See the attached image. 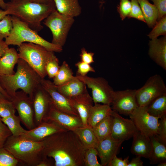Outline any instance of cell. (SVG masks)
Instances as JSON below:
<instances>
[{
    "mask_svg": "<svg viewBox=\"0 0 166 166\" xmlns=\"http://www.w3.org/2000/svg\"><path fill=\"white\" fill-rule=\"evenodd\" d=\"M45 158H53L55 166H84L85 149L77 135L66 130L44 139Z\"/></svg>",
    "mask_w": 166,
    "mask_h": 166,
    "instance_id": "6da1fadb",
    "label": "cell"
},
{
    "mask_svg": "<svg viewBox=\"0 0 166 166\" xmlns=\"http://www.w3.org/2000/svg\"><path fill=\"white\" fill-rule=\"evenodd\" d=\"M56 10L53 1L46 3H38L27 1L6 3L5 10L8 15L16 17L38 33L43 28L41 22Z\"/></svg>",
    "mask_w": 166,
    "mask_h": 166,
    "instance_id": "7a4b0ae2",
    "label": "cell"
},
{
    "mask_svg": "<svg viewBox=\"0 0 166 166\" xmlns=\"http://www.w3.org/2000/svg\"><path fill=\"white\" fill-rule=\"evenodd\" d=\"M42 79L25 61L19 58L17 71L11 75H0V85L11 100L20 89L32 100L34 93Z\"/></svg>",
    "mask_w": 166,
    "mask_h": 166,
    "instance_id": "3957f363",
    "label": "cell"
},
{
    "mask_svg": "<svg viewBox=\"0 0 166 166\" xmlns=\"http://www.w3.org/2000/svg\"><path fill=\"white\" fill-rule=\"evenodd\" d=\"M3 147L11 153L19 162L28 166H38L44 156V141H37L21 136H10L7 139Z\"/></svg>",
    "mask_w": 166,
    "mask_h": 166,
    "instance_id": "277c9868",
    "label": "cell"
},
{
    "mask_svg": "<svg viewBox=\"0 0 166 166\" xmlns=\"http://www.w3.org/2000/svg\"><path fill=\"white\" fill-rule=\"evenodd\" d=\"M11 17L13 29L10 35L5 41L8 45L18 47L23 43L27 42L41 45L50 51L59 53L62 51L63 47L45 40L38 32L16 17L11 16Z\"/></svg>",
    "mask_w": 166,
    "mask_h": 166,
    "instance_id": "5b68a950",
    "label": "cell"
},
{
    "mask_svg": "<svg viewBox=\"0 0 166 166\" xmlns=\"http://www.w3.org/2000/svg\"><path fill=\"white\" fill-rule=\"evenodd\" d=\"M19 58L26 62L42 79L47 75L45 66L48 62L55 55L54 52L44 47L32 43H23L18 47Z\"/></svg>",
    "mask_w": 166,
    "mask_h": 166,
    "instance_id": "8992f818",
    "label": "cell"
},
{
    "mask_svg": "<svg viewBox=\"0 0 166 166\" xmlns=\"http://www.w3.org/2000/svg\"><path fill=\"white\" fill-rule=\"evenodd\" d=\"M74 21L73 18L62 14L56 10L53 11L43 22L51 32L53 37L51 43L63 47Z\"/></svg>",
    "mask_w": 166,
    "mask_h": 166,
    "instance_id": "52a82bcc",
    "label": "cell"
},
{
    "mask_svg": "<svg viewBox=\"0 0 166 166\" xmlns=\"http://www.w3.org/2000/svg\"><path fill=\"white\" fill-rule=\"evenodd\" d=\"M76 76L91 89L94 103L111 105L114 90L105 79L101 77H89L87 75Z\"/></svg>",
    "mask_w": 166,
    "mask_h": 166,
    "instance_id": "ba28073f",
    "label": "cell"
},
{
    "mask_svg": "<svg viewBox=\"0 0 166 166\" xmlns=\"http://www.w3.org/2000/svg\"><path fill=\"white\" fill-rule=\"evenodd\" d=\"M166 93V86L159 75L150 77L143 85L136 90V97L139 106H147L155 98Z\"/></svg>",
    "mask_w": 166,
    "mask_h": 166,
    "instance_id": "9c48e42d",
    "label": "cell"
},
{
    "mask_svg": "<svg viewBox=\"0 0 166 166\" xmlns=\"http://www.w3.org/2000/svg\"><path fill=\"white\" fill-rule=\"evenodd\" d=\"M129 116L137 130L141 133L149 137L156 135L160 118L150 115L147 106H138Z\"/></svg>",
    "mask_w": 166,
    "mask_h": 166,
    "instance_id": "30bf717a",
    "label": "cell"
},
{
    "mask_svg": "<svg viewBox=\"0 0 166 166\" xmlns=\"http://www.w3.org/2000/svg\"><path fill=\"white\" fill-rule=\"evenodd\" d=\"M11 101L25 127L28 130L36 127L33 103L28 95L22 90L17 91Z\"/></svg>",
    "mask_w": 166,
    "mask_h": 166,
    "instance_id": "8fae6325",
    "label": "cell"
},
{
    "mask_svg": "<svg viewBox=\"0 0 166 166\" xmlns=\"http://www.w3.org/2000/svg\"><path fill=\"white\" fill-rule=\"evenodd\" d=\"M136 90L127 89L114 91L111 105L112 110L119 114L130 115L139 106Z\"/></svg>",
    "mask_w": 166,
    "mask_h": 166,
    "instance_id": "7c38bea8",
    "label": "cell"
},
{
    "mask_svg": "<svg viewBox=\"0 0 166 166\" xmlns=\"http://www.w3.org/2000/svg\"><path fill=\"white\" fill-rule=\"evenodd\" d=\"M110 116L112 119L111 136L116 140L123 142L128 140L132 137L138 131L131 119L124 118L113 110Z\"/></svg>",
    "mask_w": 166,
    "mask_h": 166,
    "instance_id": "4fadbf2b",
    "label": "cell"
},
{
    "mask_svg": "<svg viewBox=\"0 0 166 166\" xmlns=\"http://www.w3.org/2000/svg\"><path fill=\"white\" fill-rule=\"evenodd\" d=\"M41 85L50 96L54 106L59 111L68 114L79 117L69 99L60 93L53 82L45 78L42 79Z\"/></svg>",
    "mask_w": 166,
    "mask_h": 166,
    "instance_id": "5bb4252c",
    "label": "cell"
},
{
    "mask_svg": "<svg viewBox=\"0 0 166 166\" xmlns=\"http://www.w3.org/2000/svg\"><path fill=\"white\" fill-rule=\"evenodd\" d=\"M43 121H51L61 126L67 130L73 131L83 126L79 117L71 115L58 110L52 102L49 110Z\"/></svg>",
    "mask_w": 166,
    "mask_h": 166,
    "instance_id": "9a60e30c",
    "label": "cell"
},
{
    "mask_svg": "<svg viewBox=\"0 0 166 166\" xmlns=\"http://www.w3.org/2000/svg\"><path fill=\"white\" fill-rule=\"evenodd\" d=\"M36 126L40 124L47 114L52 101L48 93L40 85L35 91L33 97Z\"/></svg>",
    "mask_w": 166,
    "mask_h": 166,
    "instance_id": "2e32d148",
    "label": "cell"
},
{
    "mask_svg": "<svg viewBox=\"0 0 166 166\" xmlns=\"http://www.w3.org/2000/svg\"><path fill=\"white\" fill-rule=\"evenodd\" d=\"M67 130L55 122L43 121L34 128L26 130L21 136L34 141H42L56 133Z\"/></svg>",
    "mask_w": 166,
    "mask_h": 166,
    "instance_id": "e0dca14e",
    "label": "cell"
},
{
    "mask_svg": "<svg viewBox=\"0 0 166 166\" xmlns=\"http://www.w3.org/2000/svg\"><path fill=\"white\" fill-rule=\"evenodd\" d=\"M123 141L116 140L111 136L98 142L96 148L102 166H108L118 153Z\"/></svg>",
    "mask_w": 166,
    "mask_h": 166,
    "instance_id": "ac0fdd59",
    "label": "cell"
},
{
    "mask_svg": "<svg viewBox=\"0 0 166 166\" xmlns=\"http://www.w3.org/2000/svg\"><path fill=\"white\" fill-rule=\"evenodd\" d=\"M68 99L78 112L83 126H88V119L90 110L94 103L92 97L88 92Z\"/></svg>",
    "mask_w": 166,
    "mask_h": 166,
    "instance_id": "d6986e66",
    "label": "cell"
},
{
    "mask_svg": "<svg viewBox=\"0 0 166 166\" xmlns=\"http://www.w3.org/2000/svg\"><path fill=\"white\" fill-rule=\"evenodd\" d=\"M148 54L158 66L166 70V38L151 39L149 43Z\"/></svg>",
    "mask_w": 166,
    "mask_h": 166,
    "instance_id": "ffe728a7",
    "label": "cell"
},
{
    "mask_svg": "<svg viewBox=\"0 0 166 166\" xmlns=\"http://www.w3.org/2000/svg\"><path fill=\"white\" fill-rule=\"evenodd\" d=\"M130 151L136 156L148 158L152 149L150 137L146 136L138 131L133 136Z\"/></svg>",
    "mask_w": 166,
    "mask_h": 166,
    "instance_id": "44dd1931",
    "label": "cell"
},
{
    "mask_svg": "<svg viewBox=\"0 0 166 166\" xmlns=\"http://www.w3.org/2000/svg\"><path fill=\"white\" fill-rule=\"evenodd\" d=\"M55 86L57 90L68 99L88 92L86 85L76 76L61 85Z\"/></svg>",
    "mask_w": 166,
    "mask_h": 166,
    "instance_id": "7402d4cb",
    "label": "cell"
},
{
    "mask_svg": "<svg viewBox=\"0 0 166 166\" xmlns=\"http://www.w3.org/2000/svg\"><path fill=\"white\" fill-rule=\"evenodd\" d=\"M19 58L16 49L14 48H9L0 57V75L14 74L15 73L14 66Z\"/></svg>",
    "mask_w": 166,
    "mask_h": 166,
    "instance_id": "603a6c76",
    "label": "cell"
},
{
    "mask_svg": "<svg viewBox=\"0 0 166 166\" xmlns=\"http://www.w3.org/2000/svg\"><path fill=\"white\" fill-rule=\"evenodd\" d=\"M56 10L60 14L73 18L79 16L81 8L78 0H53Z\"/></svg>",
    "mask_w": 166,
    "mask_h": 166,
    "instance_id": "cb8c5ba5",
    "label": "cell"
},
{
    "mask_svg": "<svg viewBox=\"0 0 166 166\" xmlns=\"http://www.w3.org/2000/svg\"><path fill=\"white\" fill-rule=\"evenodd\" d=\"M112 110L110 105L94 103L89 113L87 121L88 126L93 128L100 121L110 115Z\"/></svg>",
    "mask_w": 166,
    "mask_h": 166,
    "instance_id": "d4e9b609",
    "label": "cell"
},
{
    "mask_svg": "<svg viewBox=\"0 0 166 166\" xmlns=\"http://www.w3.org/2000/svg\"><path fill=\"white\" fill-rule=\"evenodd\" d=\"M150 137L152 149L148 158L150 163L154 164L166 161V145L160 142L155 136Z\"/></svg>",
    "mask_w": 166,
    "mask_h": 166,
    "instance_id": "484cf974",
    "label": "cell"
},
{
    "mask_svg": "<svg viewBox=\"0 0 166 166\" xmlns=\"http://www.w3.org/2000/svg\"><path fill=\"white\" fill-rule=\"evenodd\" d=\"M77 136L85 149L96 148L98 141L92 128L89 127H83L73 131Z\"/></svg>",
    "mask_w": 166,
    "mask_h": 166,
    "instance_id": "4316f807",
    "label": "cell"
},
{
    "mask_svg": "<svg viewBox=\"0 0 166 166\" xmlns=\"http://www.w3.org/2000/svg\"><path fill=\"white\" fill-rule=\"evenodd\" d=\"M148 26L152 28L157 21L158 10L156 6L148 0H137Z\"/></svg>",
    "mask_w": 166,
    "mask_h": 166,
    "instance_id": "83f0119b",
    "label": "cell"
},
{
    "mask_svg": "<svg viewBox=\"0 0 166 166\" xmlns=\"http://www.w3.org/2000/svg\"><path fill=\"white\" fill-rule=\"evenodd\" d=\"M111 128L112 119L109 115L99 122L92 128L99 142L111 136Z\"/></svg>",
    "mask_w": 166,
    "mask_h": 166,
    "instance_id": "f1b7e54d",
    "label": "cell"
},
{
    "mask_svg": "<svg viewBox=\"0 0 166 166\" xmlns=\"http://www.w3.org/2000/svg\"><path fill=\"white\" fill-rule=\"evenodd\" d=\"M147 107V110L151 115L160 118L166 114V93L154 100Z\"/></svg>",
    "mask_w": 166,
    "mask_h": 166,
    "instance_id": "f546056e",
    "label": "cell"
},
{
    "mask_svg": "<svg viewBox=\"0 0 166 166\" xmlns=\"http://www.w3.org/2000/svg\"><path fill=\"white\" fill-rule=\"evenodd\" d=\"M2 122L8 128L14 136H21L26 131L21 125V120L19 116L15 114L10 116L1 118Z\"/></svg>",
    "mask_w": 166,
    "mask_h": 166,
    "instance_id": "4dcf8cb0",
    "label": "cell"
},
{
    "mask_svg": "<svg viewBox=\"0 0 166 166\" xmlns=\"http://www.w3.org/2000/svg\"><path fill=\"white\" fill-rule=\"evenodd\" d=\"M72 70L66 61H64L55 76L53 78V84L56 86L61 85L68 81L74 76Z\"/></svg>",
    "mask_w": 166,
    "mask_h": 166,
    "instance_id": "1f68e13d",
    "label": "cell"
},
{
    "mask_svg": "<svg viewBox=\"0 0 166 166\" xmlns=\"http://www.w3.org/2000/svg\"><path fill=\"white\" fill-rule=\"evenodd\" d=\"M16 110L13 101L0 92V117L5 118L15 114Z\"/></svg>",
    "mask_w": 166,
    "mask_h": 166,
    "instance_id": "d6a6232c",
    "label": "cell"
},
{
    "mask_svg": "<svg viewBox=\"0 0 166 166\" xmlns=\"http://www.w3.org/2000/svg\"><path fill=\"white\" fill-rule=\"evenodd\" d=\"M166 34V15H165L157 21L148 36L151 39H153L157 38L160 35H165Z\"/></svg>",
    "mask_w": 166,
    "mask_h": 166,
    "instance_id": "836d02e7",
    "label": "cell"
},
{
    "mask_svg": "<svg viewBox=\"0 0 166 166\" xmlns=\"http://www.w3.org/2000/svg\"><path fill=\"white\" fill-rule=\"evenodd\" d=\"M13 27L11 16L7 15L0 21V40H3L8 37Z\"/></svg>",
    "mask_w": 166,
    "mask_h": 166,
    "instance_id": "e575fe53",
    "label": "cell"
},
{
    "mask_svg": "<svg viewBox=\"0 0 166 166\" xmlns=\"http://www.w3.org/2000/svg\"><path fill=\"white\" fill-rule=\"evenodd\" d=\"M18 161L3 147L0 148V166H16Z\"/></svg>",
    "mask_w": 166,
    "mask_h": 166,
    "instance_id": "d590c367",
    "label": "cell"
},
{
    "mask_svg": "<svg viewBox=\"0 0 166 166\" xmlns=\"http://www.w3.org/2000/svg\"><path fill=\"white\" fill-rule=\"evenodd\" d=\"M98 152L96 148L85 149L84 157L85 166H102L97 160Z\"/></svg>",
    "mask_w": 166,
    "mask_h": 166,
    "instance_id": "8d00e7d4",
    "label": "cell"
},
{
    "mask_svg": "<svg viewBox=\"0 0 166 166\" xmlns=\"http://www.w3.org/2000/svg\"><path fill=\"white\" fill-rule=\"evenodd\" d=\"M60 67L59 60L54 55L46 65L45 71L47 75L49 78H53L57 74Z\"/></svg>",
    "mask_w": 166,
    "mask_h": 166,
    "instance_id": "74e56055",
    "label": "cell"
},
{
    "mask_svg": "<svg viewBox=\"0 0 166 166\" xmlns=\"http://www.w3.org/2000/svg\"><path fill=\"white\" fill-rule=\"evenodd\" d=\"M131 8L128 16V18H134L146 23L143 13L137 0H131Z\"/></svg>",
    "mask_w": 166,
    "mask_h": 166,
    "instance_id": "f35d334b",
    "label": "cell"
},
{
    "mask_svg": "<svg viewBox=\"0 0 166 166\" xmlns=\"http://www.w3.org/2000/svg\"><path fill=\"white\" fill-rule=\"evenodd\" d=\"M160 119L157 132L155 136L160 142L166 145V114Z\"/></svg>",
    "mask_w": 166,
    "mask_h": 166,
    "instance_id": "ab89813d",
    "label": "cell"
},
{
    "mask_svg": "<svg viewBox=\"0 0 166 166\" xmlns=\"http://www.w3.org/2000/svg\"><path fill=\"white\" fill-rule=\"evenodd\" d=\"M131 8V2L129 0H120L119 4L117 7V10L122 20L128 17Z\"/></svg>",
    "mask_w": 166,
    "mask_h": 166,
    "instance_id": "60d3db41",
    "label": "cell"
},
{
    "mask_svg": "<svg viewBox=\"0 0 166 166\" xmlns=\"http://www.w3.org/2000/svg\"><path fill=\"white\" fill-rule=\"evenodd\" d=\"M75 65L77 67V75L82 76L86 75L89 72H95V70L90 64L85 63L81 61L76 63Z\"/></svg>",
    "mask_w": 166,
    "mask_h": 166,
    "instance_id": "b9f144b4",
    "label": "cell"
},
{
    "mask_svg": "<svg viewBox=\"0 0 166 166\" xmlns=\"http://www.w3.org/2000/svg\"><path fill=\"white\" fill-rule=\"evenodd\" d=\"M11 135V132L0 117V148L3 147L7 139Z\"/></svg>",
    "mask_w": 166,
    "mask_h": 166,
    "instance_id": "7bdbcfd3",
    "label": "cell"
},
{
    "mask_svg": "<svg viewBox=\"0 0 166 166\" xmlns=\"http://www.w3.org/2000/svg\"><path fill=\"white\" fill-rule=\"evenodd\" d=\"M157 9L158 12L157 21L166 14V0H150Z\"/></svg>",
    "mask_w": 166,
    "mask_h": 166,
    "instance_id": "ee69618b",
    "label": "cell"
},
{
    "mask_svg": "<svg viewBox=\"0 0 166 166\" xmlns=\"http://www.w3.org/2000/svg\"><path fill=\"white\" fill-rule=\"evenodd\" d=\"M94 53L93 52H88L86 49L83 48L81 50L80 55L81 61L89 64L94 62L93 56Z\"/></svg>",
    "mask_w": 166,
    "mask_h": 166,
    "instance_id": "f6af8a7d",
    "label": "cell"
},
{
    "mask_svg": "<svg viewBox=\"0 0 166 166\" xmlns=\"http://www.w3.org/2000/svg\"><path fill=\"white\" fill-rule=\"evenodd\" d=\"M129 157L122 159L121 158L118 157L117 155H115L109 164L108 166H127L129 162Z\"/></svg>",
    "mask_w": 166,
    "mask_h": 166,
    "instance_id": "bcb514c9",
    "label": "cell"
},
{
    "mask_svg": "<svg viewBox=\"0 0 166 166\" xmlns=\"http://www.w3.org/2000/svg\"><path fill=\"white\" fill-rule=\"evenodd\" d=\"M140 156H136L128 162L127 166H143V162Z\"/></svg>",
    "mask_w": 166,
    "mask_h": 166,
    "instance_id": "7dc6e473",
    "label": "cell"
},
{
    "mask_svg": "<svg viewBox=\"0 0 166 166\" xmlns=\"http://www.w3.org/2000/svg\"><path fill=\"white\" fill-rule=\"evenodd\" d=\"M9 48V45L3 40H0V57Z\"/></svg>",
    "mask_w": 166,
    "mask_h": 166,
    "instance_id": "c3c4849f",
    "label": "cell"
},
{
    "mask_svg": "<svg viewBox=\"0 0 166 166\" xmlns=\"http://www.w3.org/2000/svg\"><path fill=\"white\" fill-rule=\"evenodd\" d=\"M53 0H10V2H15L21 1H27L38 3H46L53 1Z\"/></svg>",
    "mask_w": 166,
    "mask_h": 166,
    "instance_id": "681fc988",
    "label": "cell"
},
{
    "mask_svg": "<svg viewBox=\"0 0 166 166\" xmlns=\"http://www.w3.org/2000/svg\"><path fill=\"white\" fill-rule=\"evenodd\" d=\"M51 165L50 162L47 159L40 162L38 164V166H50Z\"/></svg>",
    "mask_w": 166,
    "mask_h": 166,
    "instance_id": "f907efd6",
    "label": "cell"
},
{
    "mask_svg": "<svg viewBox=\"0 0 166 166\" xmlns=\"http://www.w3.org/2000/svg\"><path fill=\"white\" fill-rule=\"evenodd\" d=\"M7 15L8 13L6 10L0 9V21Z\"/></svg>",
    "mask_w": 166,
    "mask_h": 166,
    "instance_id": "816d5d0a",
    "label": "cell"
},
{
    "mask_svg": "<svg viewBox=\"0 0 166 166\" xmlns=\"http://www.w3.org/2000/svg\"><path fill=\"white\" fill-rule=\"evenodd\" d=\"M0 92L5 96L7 98L11 100V98L7 95L6 91L2 88L0 85Z\"/></svg>",
    "mask_w": 166,
    "mask_h": 166,
    "instance_id": "f5cc1de1",
    "label": "cell"
},
{
    "mask_svg": "<svg viewBox=\"0 0 166 166\" xmlns=\"http://www.w3.org/2000/svg\"><path fill=\"white\" fill-rule=\"evenodd\" d=\"M6 3L4 0H0V7L3 10H5L6 8Z\"/></svg>",
    "mask_w": 166,
    "mask_h": 166,
    "instance_id": "db71d44e",
    "label": "cell"
},
{
    "mask_svg": "<svg viewBox=\"0 0 166 166\" xmlns=\"http://www.w3.org/2000/svg\"><path fill=\"white\" fill-rule=\"evenodd\" d=\"M157 166H166V161L161 162L159 163L157 165Z\"/></svg>",
    "mask_w": 166,
    "mask_h": 166,
    "instance_id": "11a10c76",
    "label": "cell"
}]
</instances>
